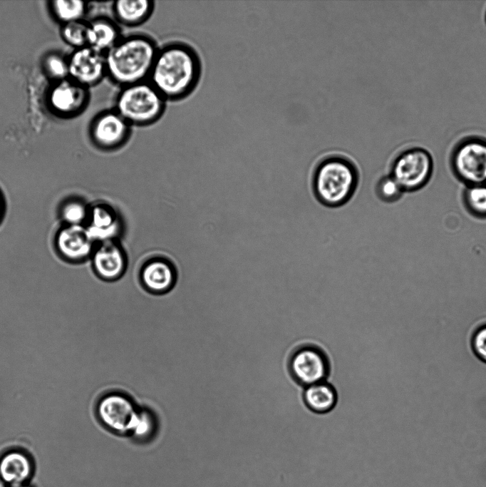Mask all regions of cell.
I'll list each match as a JSON object with an SVG mask.
<instances>
[{
	"mask_svg": "<svg viewBox=\"0 0 486 487\" xmlns=\"http://www.w3.org/2000/svg\"><path fill=\"white\" fill-rule=\"evenodd\" d=\"M451 161L457 178L467 185L486 184L485 139H463L454 148Z\"/></svg>",
	"mask_w": 486,
	"mask_h": 487,
	"instance_id": "8992f818",
	"label": "cell"
},
{
	"mask_svg": "<svg viewBox=\"0 0 486 487\" xmlns=\"http://www.w3.org/2000/svg\"><path fill=\"white\" fill-rule=\"evenodd\" d=\"M377 194L384 201L398 200L403 192L401 187L391 176H385L379 180L376 185Z\"/></svg>",
	"mask_w": 486,
	"mask_h": 487,
	"instance_id": "d4e9b609",
	"label": "cell"
},
{
	"mask_svg": "<svg viewBox=\"0 0 486 487\" xmlns=\"http://www.w3.org/2000/svg\"><path fill=\"white\" fill-rule=\"evenodd\" d=\"M433 170L430 153L424 148L415 147L403 150L395 158L391 175L403 191H415L428 182Z\"/></svg>",
	"mask_w": 486,
	"mask_h": 487,
	"instance_id": "5b68a950",
	"label": "cell"
},
{
	"mask_svg": "<svg viewBox=\"0 0 486 487\" xmlns=\"http://www.w3.org/2000/svg\"><path fill=\"white\" fill-rule=\"evenodd\" d=\"M46 68L48 73L56 78H63L68 74V63L61 56L52 55L46 61Z\"/></svg>",
	"mask_w": 486,
	"mask_h": 487,
	"instance_id": "4316f807",
	"label": "cell"
},
{
	"mask_svg": "<svg viewBox=\"0 0 486 487\" xmlns=\"http://www.w3.org/2000/svg\"><path fill=\"white\" fill-rule=\"evenodd\" d=\"M53 9L57 18L66 24L79 21L86 13V5L78 0H57L53 2Z\"/></svg>",
	"mask_w": 486,
	"mask_h": 487,
	"instance_id": "44dd1931",
	"label": "cell"
},
{
	"mask_svg": "<svg viewBox=\"0 0 486 487\" xmlns=\"http://www.w3.org/2000/svg\"><path fill=\"white\" fill-rule=\"evenodd\" d=\"M140 280L148 292L159 294L170 291L176 281V271L172 264L162 257L147 261L140 270Z\"/></svg>",
	"mask_w": 486,
	"mask_h": 487,
	"instance_id": "4fadbf2b",
	"label": "cell"
},
{
	"mask_svg": "<svg viewBox=\"0 0 486 487\" xmlns=\"http://www.w3.org/2000/svg\"><path fill=\"white\" fill-rule=\"evenodd\" d=\"M303 399L311 411L324 414L330 411L335 406L337 394L332 386L321 381L306 386Z\"/></svg>",
	"mask_w": 486,
	"mask_h": 487,
	"instance_id": "d6986e66",
	"label": "cell"
},
{
	"mask_svg": "<svg viewBox=\"0 0 486 487\" xmlns=\"http://www.w3.org/2000/svg\"><path fill=\"white\" fill-rule=\"evenodd\" d=\"M11 487H28V486H24L22 484H19V485H12V486H11Z\"/></svg>",
	"mask_w": 486,
	"mask_h": 487,
	"instance_id": "f1b7e54d",
	"label": "cell"
},
{
	"mask_svg": "<svg viewBox=\"0 0 486 487\" xmlns=\"http://www.w3.org/2000/svg\"><path fill=\"white\" fill-rule=\"evenodd\" d=\"M1 212H2V201H1V198L0 197V217H1Z\"/></svg>",
	"mask_w": 486,
	"mask_h": 487,
	"instance_id": "83f0119b",
	"label": "cell"
},
{
	"mask_svg": "<svg viewBox=\"0 0 486 487\" xmlns=\"http://www.w3.org/2000/svg\"><path fill=\"white\" fill-rule=\"evenodd\" d=\"M132 126L113 108L100 113L93 121L91 137L100 148L113 150L122 148L129 140Z\"/></svg>",
	"mask_w": 486,
	"mask_h": 487,
	"instance_id": "9c48e42d",
	"label": "cell"
},
{
	"mask_svg": "<svg viewBox=\"0 0 486 487\" xmlns=\"http://www.w3.org/2000/svg\"><path fill=\"white\" fill-rule=\"evenodd\" d=\"M32 465L27 455L20 451L6 453L0 459V477L12 485L22 484L31 476Z\"/></svg>",
	"mask_w": 486,
	"mask_h": 487,
	"instance_id": "ac0fdd59",
	"label": "cell"
},
{
	"mask_svg": "<svg viewBox=\"0 0 486 487\" xmlns=\"http://www.w3.org/2000/svg\"><path fill=\"white\" fill-rule=\"evenodd\" d=\"M471 347L475 355L486 363V324L480 326L473 333Z\"/></svg>",
	"mask_w": 486,
	"mask_h": 487,
	"instance_id": "484cf974",
	"label": "cell"
},
{
	"mask_svg": "<svg viewBox=\"0 0 486 487\" xmlns=\"http://www.w3.org/2000/svg\"><path fill=\"white\" fill-rule=\"evenodd\" d=\"M138 411L134 401L118 391L103 394L95 405V414L102 426L118 435H130Z\"/></svg>",
	"mask_w": 486,
	"mask_h": 487,
	"instance_id": "52a82bcc",
	"label": "cell"
},
{
	"mask_svg": "<svg viewBox=\"0 0 486 487\" xmlns=\"http://www.w3.org/2000/svg\"><path fill=\"white\" fill-rule=\"evenodd\" d=\"M329 369L326 355L314 345L306 344L298 347L289 360L291 377L298 384L305 386L324 381Z\"/></svg>",
	"mask_w": 486,
	"mask_h": 487,
	"instance_id": "ba28073f",
	"label": "cell"
},
{
	"mask_svg": "<svg viewBox=\"0 0 486 487\" xmlns=\"http://www.w3.org/2000/svg\"><path fill=\"white\" fill-rule=\"evenodd\" d=\"M464 201L473 215L486 217V184L468 185L464 193Z\"/></svg>",
	"mask_w": 486,
	"mask_h": 487,
	"instance_id": "7402d4cb",
	"label": "cell"
},
{
	"mask_svg": "<svg viewBox=\"0 0 486 487\" xmlns=\"http://www.w3.org/2000/svg\"><path fill=\"white\" fill-rule=\"evenodd\" d=\"M90 207L77 200L69 201L62 207L61 216L66 225H86Z\"/></svg>",
	"mask_w": 486,
	"mask_h": 487,
	"instance_id": "603a6c76",
	"label": "cell"
},
{
	"mask_svg": "<svg viewBox=\"0 0 486 487\" xmlns=\"http://www.w3.org/2000/svg\"><path fill=\"white\" fill-rule=\"evenodd\" d=\"M202 63L190 44L174 41L159 47L148 81L167 101H181L197 86Z\"/></svg>",
	"mask_w": 486,
	"mask_h": 487,
	"instance_id": "6da1fadb",
	"label": "cell"
},
{
	"mask_svg": "<svg viewBox=\"0 0 486 487\" xmlns=\"http://www.w3.org/2000/svg\"><path fill=\"white\" fill-rule=\"evenodd\" d=\"M159 47L146 34L123 35L105 53L107 76L119 87L148 80Z\"/></svg>",
	"mask_w": 486,
	"mask_h": 487,
	"instance_id": "7a4b0ae2",
	"label": "cell"
},
{
	"mask_svg": "<svg viewBox=\"0 0 486 487\" xmlns=\"http://www.w3.org/2000/svg\"><path fill=\"white\" fill-rule=\"evenodd\" d=\"M167 101L148 81L119 87L113 109L132 126H149L158 121Z\"/></svg>",
	"mask_w": 486,
	"mask_h": 487,
	"instance_id": "277c9868",
	"label": "cell"
},
{
	"mask_svg": "<svg viewBox=\"0 0 486 487\" xmlns=\"http://www.w3.org/2000/svg\"><path fill=\"white\" fill-rule=\"evenodd\" d=\"M485 20H486V15H485Z\"/></svg>",
	"mask_w": 486,
	"mask_h": 487,
	"instance_id": "f546056e",
	"label": "cell"
},
{
	"mask_svg": "<svg viewBox=\"0 0 486 487\" xmlns=\"http://www.w3.org/2000/svg\"><path fill=\"white\" fill-rule=\"evenodd\" d=\"M123 36L118 24L113 19L99 18L88 24L87 46L105 53Z\"/></svg>",
	"mask_w": 486,
	"mask_h": 487,
	"instance_id": "e0dca14e",
	"label": "cell"
},
{
	"mask_svg": "<svg viewBox=\"0 0 486 487\" xmlns=\"http://www.w3.org/2000/svg\"><path fill=\"white\" fill-rule=\"evenodd\" d=\"M95 243L84 225H66L58 231L56 238L59 252L71 260H83L91 255Z\"/></svg>",
	"mask_w": 486,
	"mask_h": 487,
	"instance_id": "7c38bea8",
	"label": "cell"
},
{
	"mask_svg": "<svg viewBox=\"0 0 486 487\" xmlns=\"http://www.w3.org/2000/svg\"><path fill=\"white\" fill-rule=\"evenodd\" d=\"M93 268L103 280L113 281L124 274L127 257L121 245L116 240L98 242L91 255Z\"/></svg>",
	"mask_w": 486,
	"mask_h": 487,
	"instance_id": "8fae6325",
	"label": "cell"
},
{
	"mask_svg": "<svg viewBox=\"0 0 486 487\" xmlns=\"http://www.w3.org/2000/svg\"><path fill=\"white\" fill-rule=\"evenodd\" d=\"M88 24L76 21L66 23L62 30L64 39L70 44L80 48L87 46Z\"/></svg>",
	"mask_w": 486,
	"mask_h": 487,
	"instance_id": "cb8c5ba5",
	"label": "cell"
},
{
	"mask_svg": "<svg viewBox=\"0 0 486 487\" xmlns=\"http://www.w3.org/2000/svg\"><path fill=\"white\" fill-rule=\"evenodd\" d=\"M152 0H117L113 2L114 20L118 25L134 27L144 24L152 14Z\"/></svg>",
	"mask_w": 486,
	"mask_h": 487,
	"instance_id": "2e32d148",
	"label": "cell"
},
{
	"mask_svg": "<svg viewBox=\"0 0 486 487\" xmlns=\"http://www.w3.org/2000/svg\"><path fill=\"white\" fill-rule=\"evenodd\" d=\"M87 98L85 86L73 80L59 82L52 88L49 96L51 107L63 114H71L81 109Z\"/></svg>",
	"mask_w": 486,
	"mask_h": 487,
	"instance_id": "9a60e30c",
	"label": "cell"
},
{
	"mask_svg": "<svg viewBox=\"0 0 486 487\" xmlns=\"http://www.w3.org/2000/svg\"><path fill=\"white\" fill-rule=\"evenodd\" d=\"M120 219L113 207L107 204H96L89 209L86 226L91 237L98 242L116 240L120 233Z\"/></svg>",
	"mask_w": 486,
	"mask_h": 487,
	"instance_id": "5bb4252c",
	"label": "cell"
},
{
	"mask_svg": "<svg viewBox=\"0 0 486 487\" xmlns=\"http://www.w3.org/2000/svg\"><path fill=\"white\" fill-rule=\"evenodd\" d=\"M358 182V170L349 159L330 155L317 164L312 184L315 196L322 204L337 207L350 200Z\"/></svg>",
	"mask_w": 486,
	"mask_h": 487,
	"instance_id": "3957f363",
	"label": "cell"
},
{
	"mask_svg": "<svg viewBox=\"0 0 486 487\" xmlns=\"http://www.w3.org/2000/svg\"><path fill=\"white\" fill-rule=\"evenodd\" d=\"M157 428V421L154 413L148 408H138L130 436L139 441H147L152 437Z\"/></svg>",
	"mask_w": 486,
	"mask_h": 487,
	"instance_id": "ffe728a7",
	"label": "cell"
},
{
	"mask_svg": "<svg viewBox=\"0 0 486 487\" xmlns=\"http://www.w3.org/2000/svg\"><path fill=\"white\" fill-rule=\"evenodd\" d=\"M68 63L69 74L85 86L95 84L107 76L105 53L88 46L76 51Z\"/></svg>",
	"mask_w": 486,
	"mask_h": 487,
	"instance_id": "30bf717a",
	"label": "cell"
}]
</instances>
